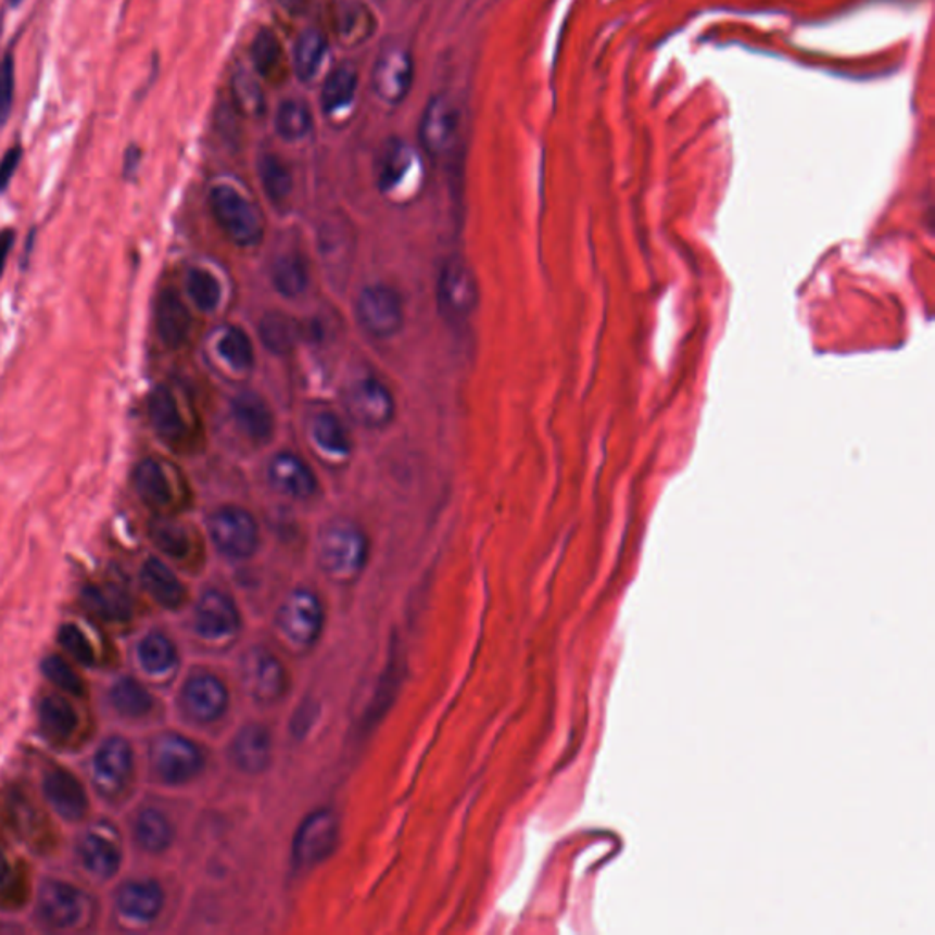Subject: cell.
Listing matches in <instances>:
<instances>
[{"label": "cell", "mask_w": 935, "mask_h": 935, "mask_svg": "<svg viewBox=\"0 0 935 935\" xmlns=\"http://www.w3.org/2000/svg\"><path fill=\"white\" fill-rule=\"evenodd\" d=\"M316 552L326 574L334 580H351L368 561V538L355 522L334 519L321 528Z\"/></svg>", "instance_id": "obj_1"}, {"label": "cell", "mask_w": 935, "mask_h": 935, "mask_svg": "<svg viewBox=\"0 0 935 935\" xmlns=\"http://www.w3.org/2000/svg\"><path fill=\"white\" fill-rule=\"evenodd\" d=\"M214 219L230 241L240 248H254L264 240L265 222L260 209L230 185H216L211 190Z\"/></svg>", "instance_id": "obj_2"}, {"label": "cell", "mask_w": 935, "mask_h": 935, "mask_svg": "<svg viewBox=\"0 0 935 935\" xmlns=\"http://www.w3.org/2000/svg\"><path fill=\"white\" fill-rule=\"evenodd\" d=\"M477 302L479 286L470 265L460 256L446 260L437 281V305L442 318L450 324H463L476 311Z\"/></svg>", "instance_id": "obj_3"}, {"label": "cell", "mask_w": 935, "mask_h": 935, "mask_svg": "<svg viewBox=\"0 0 935 935\" xmlns=\"http://www.w3.org/2000/svg\"><path fill=\"white\" fill-rule=\"evenodd\" d=\"M460 109L446 93H437L426 104L419 123V139L426 154L442 160L459 141Z\"/></svg>", "instance_id": "obj_4"}, {"label": "cell", "mask_w": 935, "mask_h": 935, "mask_svg": "<svg viewBox=\"0 0 935 935\" xmlns=\"http://www.w3.org/2000/svg\"><path fill=\"white\" fill-rule=\"evenodd\" d=\"M422 163L414 147L391 141L386 147L379 168V187L390 200H412L422 185Z\"/></svg>", "instance_id": "obj_5"}, {"label": "cell", "mask_w": 935, "mask_h": 935, "mask_svg": "<svg viewBox=\"0 0 935 935\" xmlns=\"http://www.w3.org/2000/svg\"><path fill=\"white\" fill-rule=\"evenodd\" d=\"M356 320L375 339H391L404 326L401 294L384 283L362 289L356 300Z\"/></svg>", "instance_id": "obj_6"}, {"label": "cell", "mask_w": 935, "mask_h": 935, "mask_svg": "<svg viewBox=\"0 0 935 935\" xmlns=\"http://www.w3.org/2000/svg\"><path fill=\"white\" fill-rule=\"evenodd\" d=\"M209 532L218 551L232 559L251 557L258 548V522L240 506H224L214 511L209 519Z\"/></svg>", "instance_id": "obj_7"}, {"label": "cell", "mask_w": 935, "mask_h": 935, "mask_svg": "<svg viewBox=\"0 0 935 935\" xmlns=\"http://www.w3.org/2000/svg\"><path fill=\"white\" fill-rule=\"evenodd\" d=\"M344 408L355 425L382 430L395 417V399L382 382L364 377L345 390Z\"/></svg>", "instance_id": "obj_8"}, {"label": "cell", "mask_w": 935, "mask_h": 935, "mask_svg": "<svg viewBox=\"0 0 935 935\" xmlns=\"http://www.w3.org/2000/svg\"><path fill=\"white\" fill-rule=\"evenodd\" d=\"M155 775L167 784H184L194 779L203 768V755L194 742L176 733L155 738L150 749Z\"/></svg>", "instance_id": "obj_9"}, {"label": "cell", "mask_w": 935, "mask_h": 935, "mask_svg": "<svg viewBox=\"0 0 935 935\" xmlns=\"http://www.w3.org/2000/svg\"><path fill=\"white\" fill-rule=\"evenodd\" d=\"M340 821L333 809H316L302 824L293 841V859L299 867L320 864L339 843Z\"/></svg>", "instance_id": "obj_10"}, {"label": "cell", "mask_w": 935, "mask_h": 935, "mask_svg": "<svg viewBox=\"0 0 935 935\" xmlns=\"http://www.w3.org/2000/svg\"><path fill=\"white\" fill-rule=\"evenodd\" d=\"M356 235L345 218H329L318 229L321 265L334 288H345L355 260Z\"/></svg>", "instance_id": "obj_11"}, {"label": "cell", "mask_w": 935, "mask_h": 935, "mask_svg": "<svg viewBox=\"0 0 935 935\" xmlns=\"http://www.w3.org/2000/svg\"><path fill=\"white\" fill-rule=\"evenodd\" d=\"M241 682L262 704H275L286 695L288 678L280 660L264 647H254L241 660Z\"/></svg>", "instance_id": "obj_12"}, {"label": "cell", "mask_w": 935, "mask_h": 935, "mask_svg": "<svg viewBox=\"0 0 935 935\" xmlns=\"http://www.w3.org/2000/svg\"><path fill=\"white\" fill-rule=\"evenodd\" d=\"M414 59L404 48L391 47L380 53L371 70V88L386 104H401L414 87Z\"/></svg>", "instance_id": "obj_13"}, {"label": "cell", "mask_w": 935, "mask_h": 935, "mask_svg": "<svg viewBox=\"0 0 935 935\" xmlns=\"http://www.w3.org/2000/svg\"><path fill=\"white\" fill-rule=\"evenodd\" d=\"M278 627L291 642L300 645L316 642L324 627V607L318 596L307 589L289 594L278 610Z\"/></svg>", "instance_id": "obj_14"}, {"label": "cell", "mask_w": 935, "mask_h": 935, "mask_svg": "<svg viewBox=\"0 0 935 935\" xmlns=\"http://www.w3.org/2000/svg\"><path fill=\"white\" fill-rule=\"evenodd\" d=\"M132 773V749L125 738L112 736L93 757V782L104 795H115L127 786Z\"/></svg>", "instance_id": "obj_15"}, {"label": "cell", "mask_w": 935, "mask_h": 935, "mask_svg": "<svg viewBox=\"0 0 935 935\" xmlns=\"http://www.w3.org/2000/svg\"><path fill=\"white\" fill-rule=\"evenodd\" d=\"M181 706L195 722H213L227 711L229 693L213 674H195L185 683Z\"/></svg>", "instance_id": "obj_16"}, {"label": "cell", "mask_w": 935, "mask_h": 935, "mask_svg": "<svg viewBox=\"0 0 935 935\" xmlns=\"http://www.w3.org/2000/svg\"><path fill=\"white\" fill-rule=\"evenodd\" d=\"M85 901L77 888L63 881L42 883L37 897L39 918L53 928H70L79 921Z\"/></svg>", "instance_id": "obj_17"}, {"label": "cell", "mask_w": 935, "mask_h": 935, "mask_svg": "<svg viewBox=\"0 0 935 935\" xmlns=\"http://www.w3.org/2000/svg\"><path fill=\"white\" fill-rule=\"evenodd\" d=\"M267 477L276 492L293 500H311L318 490L315 471L311 470L309 465L302 457L289 452L275 455L270 459Z\"/></svg>", "instance_id": "obj_18"}, {"label": "cell", "mask_w": 935, "mask_h": 935, "mask_svg": "<svg viewBox=\"0 0 935 935\" xmlns=\"http://www.w3.org/2000/svg\"><path fill=\"white\" fill-rule=\"evenodd\" d=\"M194 627L198 634L211 640L230 636L240 629V615L229 596L219 591H209L195 607Z\"/></svg>", "instance_id": "obj_19"}, {"label": "cell", "mask_w": 935, "mask_h": 935, "mask_svg": "<svg viewBox=\"0 0 935 935\" xmlns=\"http://www.w3.org/2000/svg\"><path fill=\"white\" fill-rule=\"evenodd\" d=\"M154 318L161 342L170 350H178L189 339L192 318H190L189 307L179 296L178 291L174 289L161 291L155 300Z\"/></svg>", "instance_id": "obj_20"}, {"label": "cell", "mask_w": 935, "mask_h": 935, "mask_svg": "<svg viewBox=\"0 0 935 935\" xmlns=\"http://www.w3.org/2000/svg\"><path fill=\"white\" fill-rule=\"evenodd\" d=\"M45 795L52 808L66 821H79L87 813L88 798L85 787L64 769L48 771L42 782Z\"/></svg>", "instance_id": "obj_21"}, {"label": "cell", "mask_w": 935, "mask_h": 935, "mask_svg": "<svg viewBox=\"0 0 935 935\" xmlns=\"http://www.w3.org/2000/svg\"><path fill=\"white\" fill-rule=\"evenodd\" d=\"M232 419L253 442L264 444L275 431V417L264 396L254 391H241L232 399Z\"/></svg>", "instance_id": "obj_22"}, {"label": "cell", "mask_w": 935, "mask_h": 935, "mask_svg": "<svg viewBox=\"0 0 935 935\" xmlns=\"http://www.w3.org/2000/svg\"><path fill=\"white\" fill-rule=\"evenodd\" d=\"M149 420L161 441L178 444L187 433L184 414L179 409L178 399L167 386H155L150 391L147 402Z\"/></svg>", "instance_id": "obj_23"}, {"label": "cell", "mask_w": 935, "mask_h": 935, "mask_svg": "<svg viewBox=\"0 0 935 935\" xmlns=\"http://www.w3.org/2000/svg\"><path fill=\"white\" fill-rule=\"evenodd\" d=\"M270 735L267 728L260 723H249L240 729L232 742V758L241 771L258 775L267 769L270 762Z\"/></svg>", "instance_id": "obj_24"}, {"label": "cell", "mask_w": 935, "mask_h": 935, "mask_svg": "<svg viewBox=\"0 0 935 935\" xmlns=\"http://www.w3.org/2000/svg\"><path fill=\"white\" fill-rule=\"evenodd\" d=\"M132 484L139 500L152 510H163L173 503V482L160 460H139L134 466Z\"/></svg>", "instance_id": "obj_25"}, {"label": "cell", "mask_w": 935, "mask_h": 935, "mask_svg": "<svg viewBox=\"0 0 935 935\" xmlns=\"http://www.w3.org/2000/svg\"><path fill=\"white\" fill-rule=\"evenodd\" d=\"M163 902H165L163 889L154 881H134L121 886L117 892L119 912L141 923H149L157 918Z\"/></svg>", "instance_id": "obj_26"}, {"label": "cell", "mask_w": 935, "mask_h": 935, "mask_svg": "<svg viewBox=\"0 0 935 935\" xmlns=\"http://www.w3.org/2000/svg\"><path fill=\"white\" fill-rule=\"evenodd\" d=\"M79 857L83 867L96 877L109 879L119 870L121 848L110 833L92 830L80 838Z\"/></svg>", "instance_id": "obj_27"}, {"label": "cell", "mask_w": 935, "mask_h": 935, "mask_svg": "<svg viewBox=\"0 0 935 935\" xmlns=\"http://www.w3.org/2000/svg\"><path fill=\"white\" fill-rule=\"evenodd\" d=\"M377 28L375 13L361 2H342L333 13V31L345 48L362 47Z\"/></svg>", "instance_id": "obj_28"}, {"label": "cell", "mask_w": 935, "mask_h": 935, "mask_svg": "<svg viewBox=\"0 0 935 935\" xmlns=\"http://www.w3.org/2000/svg\"><path fill=\"white\" fill-rule=\"evenodd\" d=\"M80 602L104 621H127L132 616V599L117 585H87Z\"/></svg>", "instance_id": "obj_29"}, {"label": "cell", "mask_w": 935, "mask_h": 935, "mask_svg": "<svg viewBox=\"0 0 935 935\" xmlns=\"http://www.w3.org/2000/svg\"><path fill=\"white\" fill-rule=\"evenodd\" d=\"M141 583L155 602L167 608H178L185 599V589L173 570L155 557H150L141 568Z\"/></svg>", "instance_id": "obj_30"}, {"label": "cell", "mask_w": 935, "mask_h": 935, "mask_svg": "<svg viewBox=\"0 0 935 935\" xmlns=\"http://www.w3.org/2000/svg\"><path fill=\"white\" fill-rule=\"evenodd\" d=\"M270 280L281 296L299 299L309 286V265L304 254L299 251L280 254L270 269Z\"/></svg>", "instance_id": "obj_31"}, {"label": "cell", "mask_w": 935, "mask_h": 935, "mask_svg": "<svg viewBox=\"0 0 935 935\" xmlns=\"http://www.w3.org/2000/svg\"><path fill=\"white\" fill-rule=\"evenodd\" d=\"M39 720L42 733L55 744L68 741L77 728V712L63 696H47L40 702Z\"/></svg>", "instance_id": "obj_32"}, {"label": "cell", "mask_w": 935, "mask_h": 935, "mask_svg": "<svg viewBox=\"0 0 935 935\" xmlns=\"http://www.w3.org/2000/svg\"><path fill=\"white\" fill-rule=\"evenodd\" d=\"M358 87V72L353 64H340L328 75L321 87V109L326 114H337L353 104Z\"/></svg>", "instance_id": "obj_33"}, {"label": "cell", "mask_w": 935, "mask_h": 935, "mask_svg": "<svg viewBox=\"0 0 935 935\" xmlns=\"http://www.w3.org/2000/svg\"><path fill=\"white\" fill-rule=\"evenodd\" d=\"M260 340L275 355H288L300 339L299 321L283 313H267L260 320Z\"/></svg>", "instance_id": "obj_34"}, {"label": "cell", "mask_w": 935, "mask_h": 935, "mask_svg": "<svg viewBox=\"0 0 935 935\" xmlns=\"http://www.w3.org/2000/svg\"><path fill=\"white\" fill-rule=\"evenodd\" d=\"M134 835L144 851L161 854L173 844V824L157 809L147 808L136 817Z\"/></svg>", "instance_id": "obj_35"}, {"label": "cell", "mask_w": 935, "mask_h": 935, "mask_svg": "<svg viewBox=\"0 0 935 935\" xmlns=\"http://www.w3.org/2000/svg\"><path fill=\"white\" fill-rule=\"evenodd\" d=\"M326 52H328L326 35L321 34L320 29H305L294 45V74L299 75V79L305 83L315 79V75L320 72Z\"/></svg>", "instance_id": "obj_36"}, {"label": "cell", "mask_w": 935, "mask_h": 935, "mask_svg": "<svg viewBox=\"0 0 935 935\" xmlns=\"http://www.w3.org/2000/svg\"><path fill=\"white\" fill-rule=\"evenodd\" d=\"M311 437L316 446L333 457H345L351 452V437L333 414H318L311 422Z\"/></svg>", "instance_id": "obj_37"}, {"label": "cell", "mask_w": 935, "mask_h": 935, "mask_svg": "<svg viewBox=\"0 0 935 935\" xmlns=\"http://www.w3.org/2000/svg\"><path fill=\"white\" fill-rule=\"evenodd\" d=\"M275 125L281 139L296 143L307 138L313 130V114L304 101L288 99L278 106Z\"/></svg>", "instance_id": "obj_38"}, {"label": "cell", "mask_w": 935, "mask_h": 935, "mask_svg": "<svg viewBox=\"0 0 935 935\" xmlns=\"http://www.w3.org/2000/svg\"><path fill=\"white\" fill-rule=\"evenodd\" d=\"M254 68L264 79L275 80L283 68V48L278 35L269 28L260 29L251 47Z\"/></svg>", "instance_id": "obj_39"}, {"label": "cell", "mask_w": 935, "mask_h": 935, "mask_svg": "<svg viewBox=\"0 0 935 935\" xmlns=\"http://www.w3.org/2000/svg\"><path fill=\"white\" fill-rule=\"evenodd\" d=\"M230 101L236 112L245 117H262L265 114L264 90L258 80L248 72H238L230 80Z\"/></svg>", "instance_id": "obj_40"}, {"label": "cell", "mask_w": 935, "mask_h": 935, "mask_svg": "<svg viewBox=\"0 0 935 935\" xmlns=\"http://www.w3.org/2000/svg\"><path fill=\"white\" fill-rule=\"evenodd\" d=\"M258 174L265 194L270 201L283 203L293 192V174L278 155H262L258 160Z\"/></svg>", "instance_id": "obj_41"}, {"label": "cell", "mask_w": 935, "mask_h": 935, "mask_svg": "<svg viewBox=\"0 0 935 935\" xmlns=\"http://www.w3.org/2000/svg\"><path fill=\"white\" fill-rule=\"evenodd\" d=\"M110 700L115 711L125 717L139 718L152 709V696L149 691L132 678H121L110 691Z\"/></svg>", "instance_id": "obj_42"}, {"label": "cell", "mask_w": 935, "mask_h": 935, "mask_svg": "<svg viewBox=\"0 0 935 935\" xmlns=\"http://www.w3.org/2000/svg\"><path fill=\"white\" fill-rule=\"evenodd\" d=\"M139 664L150 674H163L176 664V648L167 636L152 632L143 637L138 648Z\"/></svg>", "instance_id": "obj_43"}, {"label": "cell", "mask_w": 935, "mask_h": 935, "mask_svg": "<svg viewBox=\"0 0 935 935\" xmlns=\"http://www.w3.org/2000/svg\"><path fill=\"white\" fill-rule=\"evenodd\" d=\"M187 293L201 313H214L222 304V286L218 278L207 269H190L187 275Z\"/></svg>", "instance_id": "obj_44"}, {"label": "cell", "mask_w": 935, "mask_h": 935, "mask_svg": "<svg viewBox=\"0 0 935 935\" xmlns=\"http://www.w3.org/2000/svg\"><path fill=\"white\" fill-rule=\"evenodd\" d=\"M218 353L230 368L238 371H248L254 366L253 340L243 329H225L218 342Z\"/></svg>", "instance_id": "obj_45"}, {"label": "cell", "mask_w": 935, "mask_h": 935, "mask_svg": "<svg viewBox=\"0 0 935 935\" xmlns=\"http://www.w3.org/2000/svg\"><path fill=\"white\" fill-rule=\"evenodd\" d=\"M150 540L163 554L170 557H185L189 552L190 543L187 530L178 521L157 517L150 522Z\"/></svg>", "instance_id": "obj_46"}, {"label": "cell", "mask_w": 935, "mask_h": 935, "mask_svg": "<svg viewBox=\"0 0 935 935\" xmlns=\"http://www.w3.org/2000/svg\"><path fill=\"white\" fill-rule=\"evenodd\" d=\"M42 672H45V677L53 685H58L59 688H63L70 695H85V682H83V678L63 658L48 656L47 660L42 661Z\"/></svg>", "instance_id": "obj_47"}, {"label": "cell", "mask_w": 935, "mask_h": 935, "mask_svg": "<svg viewBox=\"0 0 935 935\" xmlns=\"http://www.w3.org/2000/svg\"><path fill=\"white\" fill-rule=\"evenodd\" d=\"M59 643L75 661H79L83 666L88 667L96 664L92 643L88 642V637L85 636V632L80 631L79 627L70 626V623L61 627Z\"/></svg>", "instance_id": "obj_48"}, {"label": "cell", "mask_w": 935, "mask_h": 935, "mask_svg": "<svg viewBox=\"0 0 935 935\" xmlns=\"http://www.w3.org/2000/svg\"><path fill=\"white\" fill-rule=\"evenodd\" d=\"M15 99V59L12 50L0 58V128L7 125Z\"/></svg>", "instance_id": "obj_49"}, {"label": "cell", "mask_w": 935, "mask_h": 935, "mask_svg": "<svg viewBox=\"0 0 935 935\" xmlns=\"http://www.w3.org/2000/svg\"><path fill=\"white\" fill-rule=\"evenodd\" d=\"M21 161H23V147L21 144H13L0 157V192H7L13 176L17 173Z\"/></svg>", "instance_id": "obj_50"}, {"label": "cell", "mask_w": 935, "mask_h": 935, "mask_svg": "<svg viewBox=\"0 0 935 935\" xmlns=\"http://www.w3.org/2000/svg\"><path fill=\"white\" fill-rule=\"evenodd\" d=\"M15 230L12 227L0 230V278L7 269L8 256L12 253L13 243H15Z\"/></svg>", "instance_id": "obj_51"}, {"label": "cell", "mask_w": 935, "mask_h": 935, "mask_svg": "<svg viewBox=\"0 0 935 935\" xmlns=\"http://www.w3.org/2000/svg\"><path fill=\"white\" fill-rule=\"evenodd\" d=\"M141 149L136 144H130L125 152V161H123V176L125 178H134V174L138 173L139 163H141Z\"/></svg>", "instance_id": "obj_52"}, {"label": "cell", "mask_w": 935, "mask_h": 935, "mask_svg": "<svg viewBox=\"0 0 935 935\" xmlns=\"http://www.w3.org/2000/svg\"><path fill=\"white\" fill-rule=\"evenodd\" d=\"M278 4H280L281 10H286L291 17H300V15H304V13L307 12L309 0H278Z\"/></svg>", "instance_id": "obj_53"}, {"label": "cell", "mask_w": 935, "mask_h": 935, "mask_svg": "<svg viewBox=\"0 0 935 935\" xmlns=\"http://www.w3.org/2000/svg\"><path fill=\"white\" fill-rule=\"evenodd\" d=\"M10 883H12V868L4 854L0 851V892L7 889Z\"/></svg>", "instance_id": "obj_54"}, {"label": "cell", "mask_w": 935, "mask_h": 935, "mask_svg": "<svg viewBox=\"0 0 935 935\" xmlns=\"http://www.w3.org/2000/svg\"><path fill=\"white\" fill-rule=\"evenodd\" d=\"M8 2H10V7L12 8H17L23 4V0H8Z\"/></svg>", "instance_id": "obj_55"}]
</instances>
